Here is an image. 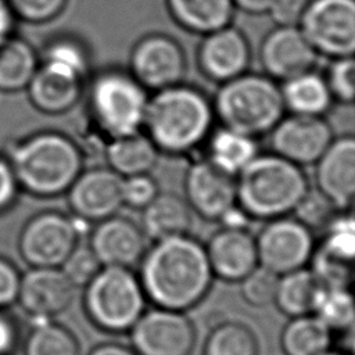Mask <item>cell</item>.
<instances>
[{
  "instance_id": "6da1fadb",
  "label": "cell",
  "mask_w": 355,
  "mask_h": 355,
  "mask_svg": "<svg viewBox=\"0 0 355 355\" xmlns=\"http://www.w3.org/2000/svg\"><path fill=\"white\" fill-rule=\"evenodd\" d=\"M139 265L147 302L180 312L201 304L215 279L204 244L189 234L154 241Z\"/></svg>"
},
{
  "instance_id": "7a4b0ae2",
  "label": "cell",
  "mask_w": 355,
  "mask_h": 355,
  "mask_svg": "<svg viewBox=\"0 0 355 355\" xmlns=\"http://www.w3.org/2000/svg\"><path fill=\"white\" fill-rule=\"evenodd\" d=\"M214 121L212 100L200 89L179 83L148 97L141 132L159 153L184 155L207 141Z\"/></svg>"
},
{
  "instance_id": "3957f363",
  "label": "cell",
  "mask_w": 355,
  "mask_h": 355,
  "mask_svg": "<svg viewBox=\"0 0 355 355\" xmlns=\"http://www.w3.org/2000/svg\"><path fill=\"white\" fill-rule=\"evenodd\" d=\"M21 190L42 198L65 194L83 171V150L65 133L43 130L15 143L8 154Z\"/></svg>"
},
{
  "instance_id": "277c9868",
  "label": "cell",
  "mask_w": 355,
  "mask_h": 355,
  "mask_svg": "<svg viewBox=\"0 0 355 355\" xmlns=\"http://www.w3.org/2000/svg\"><path fill=\"white\" fill-rule=\"evenodd\" d=\"M309 189L302 166L272 151L258 154L236 176L237 205L250 219L291 215Z\"/></svg>"
},
{
  "instance_id": "5b68a950",
  "label": "cell",
  "mask_w": 355,
  "mask_h": 355,
  "mask_svg": "<svg viewBox=\"0 0 355 355\" xmlns=\"http://www.w3.org/2000/svg\"><path fill=\"white\" fill-rule=\"evenodd\" d=\"M212 107L220 126L254 139L269 133L286 114L280 83L248 71L219 85Z\"/></svg>"
},
{
  "instance_id": "8992f818",
  "label": "cell",
  "mask_w": 355,
  "mask_h": 355,
  "mask_svg": "<svg viewBox=\"0 0 355 355\" xmlns=\"http://www.w3.org/2000/svg\"><path fill=\"white\" fill-rule=\"evenodd\" d=\"M83 312L100 331L128 333L147 308L139 276L126 268L103 266L83 287Z\"/></svg>"
},
{
  "instance_id": "52a82bcc",
  "label": "cell",
  "mask_w": 355,
  "mask_h": 355,
  "mask_svg": "<svg viewBox=\"0 0 355 355\" xmlns=\"http://www.w3.org/2000/svg\"><path fill=\"white\" fill-rule=\"evenodd\" d=\"M147 101V90L129 71L108 68L90 79L89 116L108 139L140 132Z\"/></svg>"
},
{
  "instance_id": "ba28073f",
  "label": "cell",
  "mask_w": 355,
  "mask_h": 355,
  "mask_svg": "<svg viewBox=\"0 0 355 355\" xmlns=\"http://www.w3.org/2000/svg\"><path fill=\"white\" fill-rule=\"evenodd\" d=\"M79 239L76 218L60 211H43L24 225L18 250L31 268H60Z\"/></svg>"
},
{
  "instance_id": "9c48e42d",
  "label": "cell",
  "mask_w": 355,
  "mask_h": 355,
  "mask_svg": "<svg viewBox=\"0 0 355 355\" xmlns=\"http://www.w3.org/2000/svg\"><path fill=\"white\" fill-rule=\"evenodd\" d=\"M298 28L318 55L354 57L355 0H308Z\"/></svg>"
},
{
  "instance_id": "30bf717a",
  "label": "cell",
  "mask_w": 355,
  "mask_h": 355,
  "mask_svg": "<svg viewBox=\"0 0 355 355\" xmlns=\"http://www.w3.org/2000/svg\"><path fill=\"white\" fill-rule=\"evenodd\" d=\"M137 355H191L197 344V329L186 312L153 306L128 331Z\"/></svg>"
},
{
  "instance_id": "8fae6325",
  "label": "cell",
  "mask_w": 355,
  "mask_h": 355,
  "mask_svg": "<svg viewBox=\"0 0 355 355\" xmlns=\"http://www.w3.org/2000/svg\"><path fill=\"white\" fill-rule=\"evenodd\" d=\"M187 58L182 44L166 33H148L130 50L129 73L146 89L158 92L183 83Z\"/></svg>"
},
{
  "instance_id": "7c38bea8",
  "label": "cell",
  "mask_w": 355,
  "mask_h": 355,
  "mask_svg": "<svg viewBox=\"0 0 355 355\" xmlns=\"http://www.w3.org/2000/svg\"><path fill=\"white\" fill-rule=\"evenodd\" d=\"M255 243L259 266L277 276L306 268L316 247L312 230L290 215L268 220Z\"/></svg>"
},
{
  "instance_id": "4fadbf2b",
  "label": "cell",
  "mask_w": 355,
  "mask_h": 355,
  "mask_svg": "<svg viewBox=\"0 0 355 355\" xmlns=\"http://www.w3.org/2000/svg\"><path fill=\"white\" fill-rule=\"evenodd\" d=\"M272 153L298 165H315L334 139L324 116L288 114L268 133Z\"/></svg>"
},
{
  "instance_id": "5bb4252c",
  "label": "cell",
  "mask_w": 355,
  "mask_h": 355,
  "mask_svg": "<svg viewBox=\"0 0 355 355\" xmlns=\"http://www.w3.org/2000/svg\"><path fill=\"white\" fill-rule=\"evenodd\" d=\"M122 180L108 166L83 169L65 193L73 216L97 223L116 215L123 207Z\"/></svg>"
},
{
  "instance_id": "9a60e30c",
  "label": "cell",
  "mask_w": 355,
  "mask_h": 355,
  "mask_svg": "<svg viewBox=\"0 0 355 355\" xmlns=\"http://www.w3.org/2000/svg\"><path fill=\"white\" fill-rule=\"evenodd\" d=\"M184 200L193 214L219 222L237 205L236 178L220 171L208 159L193 162L184 175Z\"/></svg>"
},
{
  "instance_id": "2e32d148",
  "label": "cell",
  "mask_w": 355,
  "mask_h": 355,
  "mask_svg": "<svg viewBox=\"0 0 355 355\" xmlns=\"http://www.w3.org/2000/svg\"><path fill=\"white\" fill-rule=\"evenodd\" d=\"M318 53L298 26H276L259 46V64L266 76L283 83L315 68Z\"/></svg>"
},
{
  "instance_id": "e0dca14e",
  "label": "cell",
  "mask_w": 355,
  "mask_h": 355,
  "mask_svg": "<svg viewBox=\"0 0 355 355\" xmlns=\"http://www.w3.org/2000/svg\"><path fill=\"white\" fill-rule=\"evenodd\" d=\"M250 62V42L247 36L233 25L204 35L197 49V65L200 72L208 80L218 85L245 73Z\"/></svg>"
},
{
  "instance_id": "ac0fdd59",
  "label": "cell",
  "mask_w": 355,
  "mask_h": 355,
  "mask_svg": "<svg viewBox=\"0 0 355 355\" xmlns=\"http://www.w3.org/2000/svg\"><path fill=\"white\" fill-rule=\"evenodd\" d=\"M87 245L103 266L132 269L147 250V237L139 225L116 214L97 222Z\"/></svg>"
},
{
  "instance_id": "d6986e66",
  "label": "cell",
  "mask_w": 355,
  "mask_h": 355,
  "mask_svg": "<svg viewBox=\"0 0 355 355\" xmlns=\"http://www.w3.org/2000/svg\"><path fill=\"white\" fill-rule=\"evenodd\" d=\"M315 166V189L340 212L348 211L355 194V139L334 137Z\"/></svg>"
},
{
  "instance_id": "ffe728a7",
  "label": "cell",
  "mask_w": 355,
  "mask_h": 355,
  "mask_svg": "<svg viewBox=\"0 0 355 355\" xmlns=\"http://www.w3.org/2000/svg\"><path fill=\"white\" fill-rule=\"evenodd\" d=\"M73 294L60 268H31L21 275L17 302L32 319H54L69 308Z\"/></svg>"
},
{
  "instance_id": "44dd1931",
  "label": "cell",
  "mask_w": 355,
  "mask_h": 355,
  "mask_svg": "<svg viewBox=\"0 0 355 355\" xmlns=\"http://www.w3.org/2000/svg\"><path fill=\"white\" fill-rule=\"evenodd\" d=\"M204 247L214 277L227 283H239L259 265L255 236L247 227L222 226Z\"/></svg>"
},
{
  "instance_id": "7402d4cb",
  "label": "cell",
  "mask_w": 355,
  "mask_h": 355,
  "mask_svg": "<svg viewBox=\"0 0 355 355\" xmlns=\"http://www.w3.org/2000/svg\"><path fill=\"white\" fill-rule=\"evenodd\" d=\"M85 78L54 62L42 61L26 86L32 105L47 115L71 111L85 90Z\"/></svg>"
},
{
  "instance_id": "603a6c76",
  "label": "cell",
  "mask_w": 355,
  "mask_h": 355,
  "mask_svg": "<svg viewBox=\"0 0 355 355\" xmlns=\"http://www.w3.org/2000/svg\"><path fill=\"white\" fill-rule=\"evenodd\" d=\"M193 222V211L184 197L175 193H158L157 197L141 209V230L154 241L189 234Z\"/></svg>"
},
{
  "instance_id": "cb8c5ba5",
  "label": "cell",
  "mask_w": 355,
  "mask_h": 355,
  "mask_svg": "<svg viewBox=\"0 0 355 355\" xmlns=\"http://www.w3.org/2000/svg\"><path fill=\"white\" fill-rule=\"evenodd\" d=\"M165 7L175 24L201 36L232 25L236 11L232 0H165Z\"/></svg>"
},
{
  "instance_id": "d4e9b609",
  "label": "cell",
  "mask_w": 355,
  "mask_h": 355,
  "mask_svg": "<svg viewBox=\"0 0 355 355\" xmlns=\"http://www.w3.org/2000/svg\"><path fill=\"white\" fill-rule=\"evenodd\" d=\"M280 92L288 114L324 116L334 103L324 75L315 69L280 83Z\"/></svg>"
},
{
  "instance_id": "484cf974",
  "label": "cell",
  "mask_w": 355,
  "mask_h": 355,
  "mask_svg": "<svg viewBox=\"0 0 355 355\" xmlns=\"http://www.w3.org/2000/svg\"><path fill=\"white\" fill-rule=\"evenodd\" d=\"M107 166L122 178L150 173L158 162L159 151L140 130L110 139L104 150Z\"/></svg>"
},
{
  "instance_id": "4316f807",
  "label": "cell",
  "mask_w": 355,
  "mask_h": 355,
  "mask_svg": "<svg viewBox=\"0 0 355 355\" xmlns=\"http://www.w3.org/2000/svg\"><path fill=\"white\" fill-rule=\"evenodd\" d=\"M205 144V159L234 178L259 154L257 139L223 126L212 129Z\"/></svg>"
},
{
  "instance_id": "83f0119b",
  "label": "cell",
  "mask_w": 355,
  "mask_h": 355,
  "mask_svg": "<svg viewBox=\"0 0 355 355\" xmlns=\"http://www.w3.org/2000/svg\"><path fill=\"white\" fill-rule=\"evenodd\" d=\"M334 333L313 313L288 318L280 331L284 355H320L333 345Z\"/></svg>"
},
{
  "instance_id": "f1b7e54d",
  "label": "cell",
  "mask_w": 355,
  "mask_h": 355,
  "mask_svg": "<svg viewBox=\"0 0 355 355\" xmlns=\"http://www.w3.org/2000/svg\"><path fill=\"white\" fill-rule=\"evenodd\" d=\"M39 67V55L29 42L10 35L0 42V92L25 90Z\"/></svg>"
},
{
  "instance_id": "f546056e",
  "label": "cell",
  "mask_w": 355,
  "mask_h": 355,
  "mask_svg": "<svg viewBox=\"0 0 355 355\" xmlns=\"http://www.w3.org/2000/svg\"><path fill=\"white\" fill-rule=\"evenodd\" d=\"M320 282L308 268H301L279 276L273 304L287 318L312 313Z\"/></svg>"
},
{
  "instance_id": "4dcf8cb0",
  "label": "cell",
  "mask_w": 355,
  "mask_h": 355,
  "mask_svg": "<svg viewBox=\"0 0 355 355\" xmlns=\"http://www.w3.org/2000/svg\"><path fill=\"white\" fill-rule=\"evenodd\" d=\"M24 355H80V343L69 327L54 319H32Z\"/></svg>"
},
{
  "instance_id": "1f68e13d",
  "label": "cell",
  "mask_w": 355,
  "mask_h": 355,
  "mask_svg": "<svg viewBox=\"0 0 355 355\" xmlns=\"http://www.w3.org/2000/svg\"><path fill=\"white\" fill-rule=\"evenodd\" d=\"M259 341L244 322L223 320L215 324L202 344V355H258Z\"/></svg>"
},
{
  "instance_id": "d6a6232c",
  "label": "cell",
  "mask_w": 355,
  "mask_h": 355,
  "mask_svg": "<svg viewBox=\"0 0 355 355\" xmlns=\"http://www.w3.org/2000/svg\"><path fill=\"white\" fill-rule=\"evenodd\" d=\"M312 313L316 315L333 333L345 334L354 327V302L348 287L322 286Z\"/></svg>"
},
{
  "instance_id": "836d02e7",
  "label": "cell",
  "mask_w": 355,
  "mask_h": 355,
  "mask_svg": "<svg viewBox=\"0 0 355 355\" xmlns=\"http://www.w3.org/2000/svg\"><path fill=\"white\" fill-rule=\"evenodd\" d=\"M42 61L65 67L86 79L90 69V53L86 44L75 36L61 35L49 40L43 49Z\"/></svg>"
},
{
  "instance_id": "e575fe53",
  "label": "cell",
  "mask_w": 355,
  "mask_h": 355,
  "mask_svg": "<svg viewBox=\"0 0 355 355\" xmlns=\"http://www.w3.org/2000/svg\"><path fill=\"white\" fill-rule=\"evenodd\" d=\"M277 279V275L258 265L239 282L241 298L252 308H265L272 305L276 294Z\"/></svg>"
},
{
  "instance_id": "d590c367",
  "label": "cell",
  "mask_w": 355,
  "mask_h": 355,
  "mask_svg": "<svg viewBox=\"0 0 355 355\" xmlns=\"http://www.w3.org/2000/svg\"><path fill=\"white\" fill-rule=\"evenodd\" d=\"M340 211L316 189H309L291 215L309 230L326 229Z\"/></svg>"
},
{
  "instance_id": "8d00e7d4",
  "label": "cell",
  "mask_w": 355,
  "mask_h": 355,
  "mask_svg": "<svg viewBox=\"0 0 355 355\" xmlns=\"http://www.w3.org/2000/svg\"><path fill=\"white\" fill-rule=\"evenodd\" d=\"M327 87L334 101L351 105L355 97V62L354 57L333 58L324 75Z\"/></svg>"
},
{
  "instance_id": "74e56055",
  "label": "cell",
  "mask_w": 355,
  "mask_h": 355,
  "mask_svg": "<svg viewBox=\"0 0 355 355\" xmlns=\"http://www.w3.org/2000/svg\"><path fill=\"white\" fill-rule=\"evenodd\" d=\"M103 268L89 245L78 244L60 269L75 288H83Z\"/></svg>"
},
{
  "instance_id": "f35d334b",
  "label": "cell",
  "mask_w": 355,
  "mask_h": 355,
  "mask_svg": "<svg viewBox=\"0 0 355 355\" xmlns=\"http://www.w3.org/2000/svg\"><path fill=\"white\" fill-rule=\"evenodd\" d=\"M15 18L29 24H46L55 19L68 0H6Z\"/></svg>"
},
{
  "instance_id": "ab89813d",
  "label": "cell",
  "mask_w": 355,
  "mask_h": 355,
  "mask_svg": "<svg viewBox=\"0 0 355 355\" xmlns=\"http://www.w3.org/2000/svg\"><path fill=\"white\" fill-rule=\"evenodd\" d=\"M159 193L158 184L150 173L133 175L122 180V201L123 205L135 209L147 207Z\"/></svg>"
},
{
  "instance_id": "60d3db41",
  "label": "cell",
  "mask_w": 355,
  "mask_h": 355,
  "mask_svg": "<svg viewBox=\"0 0 355 355\" xmlns=\"http://www.w3.org/2000/svg\"><path fill=\"white\" fill-rule=\"evenodd\" d=\"M21 283V273L7 258L0 257V309L17 302Z\"/></svg>"
},
{
  "instance_id": "b9f144b4",
  "label": "cell",
  "mask_w": 355,
  "mask_h": 355,
  "mask_svg": "<svg viewBox=\"0 0 355 355\" xmlns=\"http://www.w3.org/2000/svg\"><path fill=\"white\" fill-rule=\"evenodd\" d=\"M308 0H275L266 15L276 26H298Z\"/></svg>"
},
{
  "instance_id": "7bdbcfd3",
  "label": "cell",
  "mask_w": 355,
  "mask_h": 355,
  "mask_svg": "<svg viewBox=\"0 0 355 355\" xmlns=\"http://www.w3.org/2000/svg\"><path fill=\"white\" fill-rule=\"evenodd\" d=\"M21 191L14 169L7 157H0V214L10 209Z\"/></svg>"
},
{
  "instance_id": "ee69618b",
  "label": "cell",
  "mask_w": 355,
  "mask_h": 355,
  "mask_svg": "<svg viewBox=\"0 0 355 355\" xmlns=\"http://www.w3.org/2000/svg\"><path fill=\"white\" fill-rule=\"evenodd\" d=\"M0 309V355H11L19 341L18 326L15 320Z\"/></svg>"
},
{
  "instance_id": "f6af8a7d",
  "label": "cell",
  "mask_w": 355,
  "mask_h": 355,
  "mask_svg": "<svg viewBox=\"0 0 355 355\" xmlns=\"http://www.w3.org/2000/svg\"><path fill=\"white\" fill-rule=\"evenodd\" d=\"M86 355H137L130 345H125L116 341L98 343L92 347Z\"/></svg>"
},
{
  "instance_id": "bcb514c9",
  "label": "cell",
  "mask_w": 355,
  "mask_h": 355,
  "mask_svg": "<svg viewBox=\"0 0 355 355\" xmlns=\"http://www.w3.org/2000/svg\"><path fill=\"white\" fill-rule=\"evenodd\" d=\"M234 8L241 10L250 15H263L268 14L272 3L275 0H232Z\"/></svg>"
},
{
  "instance_id": "7dc6e473",
  "label": "cell",
  "mask_w": 355,
  "mask_h": 355,
  "mask_svg": "<svg viewBox=\"0 0 355 355\" xmlns=\"http://www.w3.org/2000/svg\"><path fill=\"white\" fill-rule=\"evenodd\" d=\"M15 17L7 6L6 0H0V42L7 36L12 35V28L15 22Z\"/></svg>"
},
{
  "instance_id": "c3c4849f",
  "label": "cell",
  "mask_w": 355,
  "mask_h": 355,
  "mask_svg": "<svg viewBox=\"0 0 355 355\" xmlns=\"http://www.w3.org/2000/svg\"><path fill=\"white\" fill-rule=\"evenodd\" d=\"M320 355H349L347 351H341V349H333V348H330L329 351H326V352H323V354H320Z\"/></svg>"
}]
</instances>
